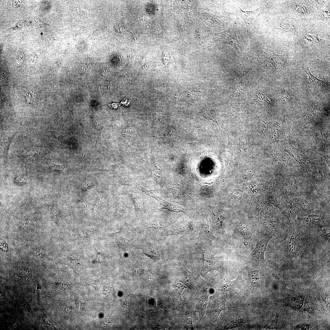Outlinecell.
I'll list each match as a JSON object with an SVG mask.
<instances>
[{
	"label": "cell",
	"instance_id": "19",
	"mask_svg": "<svg viewBox=\"0 0 330 330\" xmlns=\"http://www.w3.org/2000/svg\"><path fill=\"white\" fill-rule=\"evenodd\" d=\"M22 95L25 100L29 103L35 104L37 100V94L35 91L28 90L25 92Z\"/></svg>",
	"mask_w": 330,
	"mask_h": 330
},
{
	"label": "cell",
	"instance_id": "29",
	"mask_svg": "<svg viewBox=\"0 0 330 330\" xmlns=\"http://www.w3.org/2000/svg\"><path fill=\"white\" fill-rule=\"evenodd\" d=\"M300 205L302 209L304 211H307L309 210L310 208V206L305 200H302L300 201Z\"/></svg>",
	"mask_w": 330,
	"mask_h": 330
},
{
	"label": "cell",
	"instance_id": "15",
	"mask_svg": "<svg viewBox=\"0 0 330 330\" xmlns=\"http://www.w3.org/2000/svg\"><path fill=\"white\" fill-rule=\"evenodd\" d=\"M314 135L317 143L322 146H326L327 139L325 134L318 129H316L314 131Z\"/></svg>",
	"mask_w": 330,
	"mask_h": 330
},
{
	"label": "cell",
	"instance_id": "5",
	"mask_svg": "<svg viewBox=\"0 0 330 330\" xmlns=\"http://www.w3.org/2000/svg\"><path fill=\"white\" fill-rule=\"evenodd\" d=\"M323 217L320 215L312 214L299 220L304 229L308 230L313 227H320V223L323 220Z\"/></svg>",
	"mask_w": 330,
	"mask_h": 330
},
{
	"label": "cell",
	"instance_id": "18",
	"mask_svg": "<svg viewBox=\"0 0 330 330\" xmlns=\"http://www.w3.org/2000/svg\"><path fill=\"white\" fill-rule=\"evenodd\" d=\"M300 309V311H306L310 314H314L315 310L314 305L309 298L306 297L305 300L304 305Z\"/></svg>",
	"mask_w": 330,
	"mask_h": 330
},
{
	"label": "cell",
	"instance_id": "25",
	"mask_svg": "<svg viewBox=\"0 0 330 330\" xmlns=\"http://www.w3.org/2000/svg\"><path fill=\"white\" fill-rule=\"evenodd\" d=\"M305 38L309 42L312 43L319 42L322 40L315 35H310L308 34H306L305 36Z\"/></svg>",
	"mask_w": 330,
	"mask_h": 330
},
{
	"label": "cell",
	"instance_id": "30",
	"mask_svg": "<svg viewBox=\"0 0 330 330\" xmlns=\"http://www.w3.org/2000/svg\"><path fill=\"white\" fill-rule=\"evenodd\" d=\"M163 63L167 66H169L170 64V57L169 54L164 52L163 54Z\"/></svg>",
	"mask_w": 330,
	"mask_h": 330
},
{
	"label": "cell",
	"instance_id": "24",
	"mask_svg": "<svg viewBox=\"0 0 330 330\" xmlns=\"http://www.w3.org/2000/svg\"><path fill=\"white\" fill-rule=\"evenodd\" d=\"M256 99L260 103L265 104L269 101L268 99L265 94L259 93L256 94Z\"/></svg>",
	"mask_w": 330,
	"mask_h": 330
},
{
	"label": "cell",
	"instance_id": "21",
	"mask_svg": "<svg viewBox=\"0 0 330 330\" xmlns=\"http://www.w3.org/2000/svg\"><path fill=\"white\" fill-rule=\"evenodd\" d=\"M143 251L145 254L154 260L158 258V255L154 250L147 248H144L143 249Z\"/></svg>",
	"mask_w": 330,
	"mask_h": 330
},
{
	"label": "cell",
	"instance_id": "11",
	"mask_svg": "<svg viewBox=\"0 0 330 330\" xmlns=\"http://www.w3.org/2000/svg\"><path fill=\"white\" fill-rule=\"evenodd\" d=\"M263 223L265 227L274 236L278 237L282 233L283 230L278 224L267 221H264Z\"/></svg>",
	"mask_w": 330,
	"mask_h": 330
},
{
	"label": "cell",
	"instance_id": "22",
	"mask_svg": "<svg viewBox=\"0 0 330 330\" xmlns=\"http://www.w3.org/2000/svg\"><path fill=\"white\" fill-rule=\"evenodd\" d=\"M280 312H277L273 319L266 328V329L277 330L278 321Z\"/></svg>",
	"mask_w": 330,
	"mask_h": 330
},
{
	"label": "cell",
	"instance_id": "23",
	"mask_svg": "<svg viewBox=\"0 0 330 330\" xmlns=\"http://www.w3.org/2000/svg\"><path fill=\"white\" fill-rule=\"evenodd\" d=\"M280 123L278 122L274 128V136L277 139H278L282 135V128H281Z\"/></svg>",
	"mask_w": 330,
	"mask_h": 330
},
{
	"label": "cell",
	"instance_id": "13",
	"mask_svg": "<svg viewBox=\"0 0 330 330\" xmlns=\"http://www.w3.org/2000/svg\"><path fill=\"white\" fill-rule=\"evenodd\" d=\"M237 229L243 237L245 244L246 243H247L252 238V231L247 226L240 225L237 227Z\"/></svg>",
	"mask_w": 330,
	"mask_h": 330
},
{
	"label": "cell",
	"instance_id": "2",
	"mask_svg": "<svg viewBox=\"0 0 330 330\" xmlns=\"http://www.w3.org/2000/svg\"><path fill=\"white\" fill-rule=\"evenodd\" d=\"M273 236L270 232L259 236L255 247L251 254L253 259L263 263L265 262V253L267 251L268 244Z\"/></svg>",
	"mask_w": 330,
	"mask_h": 330
},
{
	"label": "cell",
	"instance_id": "32",
	"mask_svg": "<svg viewBox=\"0 0 330 330\" xmlns=\"http://www.w3.org/2000/svg\"><path fill=\"white\" fill-rule=\"evenodd\" d=\"M133 270L136 274H139L141 271V268L139 265H137L134 266Z\"/></svg>",
	"mask_w": 330,
	"mask_h": 330
},
{
	"label": "cell",
	"instance_id": "20",
	"mask_svg": "<svg viewBox=\"0 0 330 330\" xmlns=\"http://www.w3.org/2000/svg\"><path fill=\"white\" fill-rule=\"evenodd\" d=\"M280 29L283 30H286L291 33L295 32V27L290 21H286L281 23Z\"/></svg>",
	"mask_w": 330,
	"mask_h": 330
},
{
	"label": "cell",
	"instance_id": "17",
	"mask_svg": "<svg viewBox=\"0 0 330 330\" xmlns=\"http://www.w3.org/2000/svg\"><path fill=\"white\" fill-rule=\"evenodd\" d=\"M241 279V274L240 273L237 279L224 285L221 288V290L223 291H227L233 289L239 285V282Z\"/></svg>",
	"mask_w": 330,
	"mask_h": 330
},
{
	"label": "cell",
	"instance_id": "9",
	"mask_svg": "<svg viewBox=\"0 0 330 330\" xmlns=\"http://www.w3.org/2000/svg\"><path fill=\"white\" fill-rule=\"evenodd\" d=\"M305 297V296L302 295L290 296L285 299L284 302L286 306L295 310H299L303 305Z\"/></svg>",
	"mask_w": 330,
	"mask_h": 330
},
{
	"label": "cell",
	"instance_id": "6",
	"mask_svg": "<svg viewBox=\"0 0 330 330\" xmlns=\"http://www.w3.org/2000/svg\"><path fill=\"white\" fill-rule=\"evenodd\" d=\"M267 58L275 70L286 67L290 64V61L287 56L285 55L270 54L268 55Z\"/></svg>",
	"mask_w": 330,
	"mask_h": 330
},
{
	"label": "cell",
	"instance_id": "3",
	"mask_svg": "<svg viewBox=\"0 0 330 330\" xmlns=\"http://www.w3.org/2000/svg\"><path fill=\"white\" fill-rule=\"evenodd\" d=\"M319 105L316 102L312 103L308 108L306 113L295 126L296 130L299 131L307 124L313 122L317 117Z\"/></svg>",
	"mask_w": 330,
	"mask_h": 330
},
{
	"label": "cell",
	"instance_id": "8",
	"mask_svg": "<svg viewBox=\"0 0 330 330\" xmlns=\"http://www.w3.org/2000/svg\"><path fill=\"white\" fill-rule=\"evenodd\" d=\"M203 255V265L201 274L204 277L208 272L216 269L212 256L207 251L202 250Z\"/></svg>",
	"mask_w": 330,
	"mask_h": 330
},
{
	"label": "cell",
	"instance_id": "10",
	"mask_svg": "<svg viewBox=\"0 0 330 330\" xmlns=\"http://www.w3.org/2000/svg\"><path fill=\"white\" fill-rule=\"evenodd\" d=\"M263 6L259 8L251 11H242L240 8V12L241 13V16L244 21L247 25L251 24L257 16L263 10Z\"/></svg>",
	"mask_w": 330,
	"mask_h": 330
},
{
	"label": "cell",
	"instance_id": "31",
	"mask_svg": "<svg viewBox=\"0 0 330 330\" xmlns=\"http://www.w3.org/2000/svg\"><path fill=\"white\" fill-rule=\"evenodd\" d=\"M309 328L310 325L309 324H303L298 325L296 326L295 328L296 329L306 330L309 329Z\"/></svg>",
	"mask_w": 330,
	"mask_h": 330
},
{
	"label": "cell",
	"instance_id": "14",
	"mask_svg": "<svg viewBox=\"0 0 330 330\" xmlns=\"http://www.w3.org/2000/svg\"><path fill=\"white\" fill-rule=\"evenodd\" d=\"M302 68L308 76L309 80L314 84L318 85L320 87L324 86L325 83L324 80H321L313 75L311 73L308 67L301 66Z\"/></svg>",
	"mask_w": 330,
	"mask_h": 330
},
{
	"label": "cell",
	"instance_id": "28",
	"mask_svg": "<svg viewBox=\"0 0 330 330\" xmlns=\"http://www.w3.org/2000/svg\"><path fill=\"white\" fill-rule=\"evenodd\" d=\"M322 300L326 305V306L329 309V302L330 296L329 294L325 293L323 294L322 297Z\"/></svg>",
	"mask_w": 330,
	"mask_h": 330
},
{
	"label": "cell",
	"instance_id": "27",
	"mask_svg": "<svg viewBox=\"0 0 330 330\" xmlns=\"http://www.w3.org/2000/svg\"><path fill=\"white\" fill-rule=\"evenodd\" d=\"M320 230L326 239H330V229L329 228L322 226L320 228Z\"/></svg>",
	"mask_w": 330,
	"mask_h": 330
},
{
	"label": "cell",
	"instance_id": "26",
	"mask_svg": "<svg viewBox=\"0 0 330 330\" xmlns=\"http://www.w3.org/2000/svg\"><path fill=\"white\" fill-rule=\"evenodd\" d=\"M323 175L318 170H316L313 173V178L317 181H321L323 178Z\"/></svg>",
	"mask_w": 330,
	"mask_h": 330
},
{
	"label": "cell",
	"instance_id": "12",
	"mask_svg": "<svg viewBox=\"0 0 330 330\" xmlns=\"http://www.w3.org/2000/svg\"><path fill=\"white\" fill-rule=\"evenodd\" d=\"M285 151L297 161L300 165H302L303 157L299 150L295 148L290 144L286 148Z\"/></svg>",
	"mask_w": 330,
	"mask_h": 330
},
{
	"label": "cell",
	"instance_id": "16",
	"mask_svg": "<svg viewBox=\"0 0 330 330\" xmlns=\"http://www.w3.org/2000/svg\"><path fill=\"white\" fill-rule=\"evenodd\" d=\"M279 98L281 101L284 102L294 100L295 98V96L290 90L283 89L280 93Z\"/></svg>",
	"mask_w": 330,
	"mask_h": 330
},
{
	"label": "cell",
	"instance_id": "7",
	"mask_svg": "<svg viewBox=\"0 0 330 330\" xmlns=\"http://www.w3.org/2000/svg\"><path fill=\"white\" fill-rule=\"evenodd\" d=\"M224 33L222 38L224 42L232 46L236 50L237 53H239L241 50V47L235 30L230 28Z\"/></svg>",
	"mask_w": 330,
	"mask_h": 330
},
{
	"label": "cell",
	"instance_id": "4",
	"mask_svg": "<svg viewBox=\"0 0 330 330\" xmlns=\"http://www.w3.org/2000/svg\"><path fill=\"white\" fill-rule=\"evenodd\" d=\"M248 273L251 287L255 289L262 286L264 282L265 275L263 272L256 269H248Z\"/></svg>",
	"mask_w": 330,
	"mask_h": 330
},
{
	"label": "cell",
	"instance_id": "1",
	"mask_svg": "<svg viewBox=\"0 0 330 330\" xmlns=\"http://www.w3.org/2000/svg\"><path fill=\"white\" fill-rule=\"evenodd\" d=\"M292 235L284 242L285 249L287 256L295 260L300 259L304 254L306 245V241L299 230L294 226Z\"/></svg>",
	"mask_w": 330,
	"mask_h": 330
}]
</instances>
